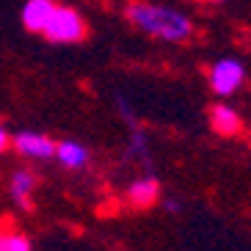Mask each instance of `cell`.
<instances>
[{"mask_svg": "<svg viewBox=\"0 0 251 251\" xmlns=\"http://www.w3.org/2000/svg\"><path fill=\"white\" fill-rule=\"evenodd\" d=\"M210 122L213 127L218 130L221 135H237L240 133V116H237L235 108H229V105H215L213 113H210Z\"/></svg>", "mask_w": 251, "mask_h": 251, "instance_id": "obj_9", "label": "cell"}, {"mask_svg": "<svg viewBox=\"0 0 251 251\" xmlns=\"http://www.w3.org/2000/svg\"><path fill=\"white\" fill-rule=\"evenodd\" d=\"M163 207H166V210H169V213H177V210H179L177 199H166V201H163Z\"/></svg>", "mask_w": 251, "mask_h": 251, "instance_id": "obj_12", "label": "cell"}, {"mask_svg": "<svg viewBox=\"0 0 251 251\" xmlns=\"http://www.w3.org/2000/svg\"><path fill=\"white\" fill-rule=\"evenodd\" d=\"M210 3H226V0H210Z\"/></svg>", "mask_w": 251, "mask_h": 251, "instance_id": "obj_13", "label": "cell"}, {"mask_svg": "<svg viewBox=\"0 0 251 251\" xmlns=\"http://www.w3.org/2000/svg\"><path fill=\"white\" fill-rule=\"evenodd\" d=\"M125 14L135 28H141L144 33L160 39V42H169V45H182V42H188L193 36L191 17L171 6H157V3L135 0V3L127 6Z\"/></svg>", "mask_w": 251, "mask_h": 251, "instance_id": "obj_1", "label": "cell"}, {"mask_svg": "<svg viewBox=\"0 0 251 251\" xmlns=\"http://www.w3.org/2000/svg\"><path fill=\"white\" fill-rule=\"evenodd\" d=\"M210 89L218 97H232L246 83V67L237 58H221L210 67Z\"/></svg>", "mask_w": 251, "mask_h": 251, "instance_id": "obj_3", "label": "cell"}, {"mask_svg": "<svg viewBox=\"0 0 251 251\" xmlns=\"http://www.w3.org/2000/svg\"><path fill=\"white\" fill-rule=\"evenodd\" d=\"M127 199H130V204H135V207H152L157 199H160V182H157L152 174L135 179V182L127 188Z\"/></svg>", "mask_w": 251, "mask_h": 251, "instance_id": "obj_7", "label": "cell"}, {"mask_svg": "<svg viewBox=\"0 0 251 251\" xmlns=\"http://www.w3.org/2000/svg\"><path fill=\"white\" fill-rule=\"evenodd\" d=\"M11 147L20 152L23 157H30V160H52L55 157V141L45 133H30V130H23L11 138Z\"/></svg>", "mask_w": 251, "mask_h": 251, "instance_id": "obj_4", "label": "cell"}, {"mask_svg": "<svg viewBox=\"0 0 251 251\" xmlns=\"http://www.w3.org/2000/svg\"><path fill=\"white\" fill-rule=\"evenodd\" d=\"M55 160H58L64 169L80 171V169L89 166L91 155H89V149L83 147V144H77V141H58V144H55Z\"/></svg>", "mask_w": 251, "mask_h": 251, "instance_id": "obj_6", "label": "cell"}, {"mask_svg": "<svg viewBox=\"0 0 251 251\" xmlns=\"http://www.w3.org/2000/svg\"><path fill=\"white\" fill-rule=\"evenodd\" d=\"M52 11H55V0H25L23 25L28 30H33V33H42Z\"/></svg>", "mask_w": 251, "mask_h": 251, "instance_id": "obj_5", "label": "cell"}, {"mask_svg": "<svg viewBox=\"0 0 251 251\" xmlns=\"http://www.w3.org/2000/svg\"><path fill=\"white\" fill-rule=\"evenodd\" d=\"M0 251H33V246L14 229H0Z\"/></svg>", "mask_w": 251, "mask_h": 251, "instance_id": "obj_10", "label": "cell"}, {"mask_svg": "<svg viewBox=\"0 0 251 251\" xmlns=\"http://www.w3.org/2000/svg\"><path fill=\"white\" fill-rule=\"evenodd\" d=\"M42 33L52 45H75V42H80L86 36V23H83L80 11L67 6H55V11L50 14Z\"/></svg>", "mask_w": 251, "mask_h": 251, "instance_id": "obj_2", "label": "cell"}, {"mask_svg": "<svg viewBox=\"0 0 251 251\" xmlns=\"http://www.w3.org/2000/svg\"><path fill=\"white\" fill-rule=\"evenodd\" d=\"M36 188V177L30 174V171H14V177H11V185H8V193H11V199L20 210H28L30 207V193Z\"/></svg>", "mask_w": 251, "mask_h": 251, "instance_id": "obj_8", "label": "cell"}, {"mask_svg": "<svg viewBox=\"0 0 251 251\" xmlns=\"http://www.w3.org/2000/svg\"><path fill=\"white\" fill-rule=\"evenodd\" d=\"M8 144H11V138H8V133L3 130V127H0V152H3V149H6Z\"/></svg>", "mask_w": 251, "mask_h": 251, "instance_id": "obj_11", "label": "cell"}]
</instances>
